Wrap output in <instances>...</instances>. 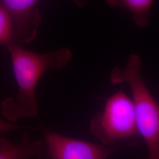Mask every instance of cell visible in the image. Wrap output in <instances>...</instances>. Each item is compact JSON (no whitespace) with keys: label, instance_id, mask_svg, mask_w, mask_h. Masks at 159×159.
<instances>
[{"label":"cell","instance_id":"277c9868","mask_svg":"<svg viewBox=\"0 0 159 159\" xmlns=\"http://www.w3.org/2000/svg\"><path fill=\"white\" fill-rule=\"evenodd\" d=\"M45 141L48 156L52 159H106L124 144L112 147L65 136L46 130Z\"/></svg>","mask_w":159,"mask_h":159},{"label":"cell","instance_id":"ba28073f","mask_svg":"<svg viewBox=\"0 0 159 159\" xmlns=\"http://www.w3.org/2000/svg\"><path fill=\"white\" fill-rule=\"evenodd\" d=\"M14 42V27L10 12L0 4V44L8 46Z\"/></svg>","mask_w":159,"mask_h":159},{"label":"cell","instance_id":"5b68a950","mask_svg":"<svg viewBox=\"0 0 159 159\" xmlns=\"http://www.w3.org/2000/svg\"><path fill=\"white\" fill-rule=\"evenodd\" d=\"M39 1L2 0V5L10 12L15 23L14 44L20 46L27 44L35 38L41 18L39 12L35 10V6Z\"/></svg>","mask_w":159,"mask_h":159},{"label":"cell","instance_id":"3957f363","mask_svg":"<svg viewBox=\"0 0 159 159\" xmlns=\"http://www.w3.org/2000/svg\"><path fill=\"white\" fill-rule=\"evenodd\" d=\"M90 129L102 145L109 147L134 136L138 128L132 100L124 91H117L107 98L102 111L92 119Z\"/></svg>","mask_w":159,"mask_h":159},{"label":"cell","instance_id":"7a4b0ae2","mask_svg":"<svg viewBox=\"0 0 159 159\" xmlns=\"http://www.w3.org/2000/svg\"><path fill=\"white\" fill-rule=\"evenodd\" d=\"M142 61L131 54L124 68L116 67L110 74L113 84L126 83L133 96L138 131L148 148L149 159L159 158V105L148 89L142 75Z\"/></svg>","mask_w":159,"mask_h":159},{"label":"cell","instance_id":"9c48e42d","mask_svg":"<svg viewBox=\"0 0 159 159\" xmlns=\"http://www.w3.org/2000/svg\"><path fill=\"white\" fill-rule=\"evenodd\" d=\"M22 127H23L13 125L11 123L0 119V133H3L10 131L16 130Z\"/></svg>","mask_w":159,"mask_h":159},{"label":"cell","instance_id":"30bf717a","mask_svg":"<svg viewBox=\"0 0 159 159\" xmlns=\"http://www.w3.org/2000/svg\"><path fill=\"white\" fill-rule=\"evenodd\" d=\"M75 6L79 7H84L89 2V0H73Z\"/></svg>","mask_w":159,"mask_h":159},{"label":"cell","instance_id":"52a82bcc","mask_svg":"<svg viewBox=\"0 0 159 159\" xmlns=\"http://www.w3.org/2000/svg\"><path fill=\"white\" fill-rule=\"evenodd\" d=\"M154 0H106L110 7L124 8L130 12L134 23L141 29L150 23V14Z\"/></svg>","mask_w":159,"mask_h":159},{"label":"cell","instance_id":"6da1fadb","mask_svg":"<svg viewBox=\"0 0 159 159\" xmlns=\"http://www.w3.org/2000/svg\"><path fill=\"white\" fill-rule=\"evenodd\" d=\"M7 47L18 90L16 96L9 97L1 102V108L6 119L17 122L22 118L37 116L35 91L40 79L47 71L64 68L72 60L73 54L65 47L41 54L27 50L14 43Z\"/></svg>","mask_w":159,"mask_h":159},{"label":"cell","instance_id":"8992f818","mask_svg":"<svg viewBox=\"0 0 159 159\" xmlns=\"http://www.w3.org/2000/svg\"><path fill=\"white\" fill-rule=\"evenodd\" d=\"M43 142L37 140L31 141L27 133L23 134L21 142L13 144L8 140L0 138V159H33L41 156Z\"/></svg>","mask_w":159,"mask_h":159}]
</instances>
